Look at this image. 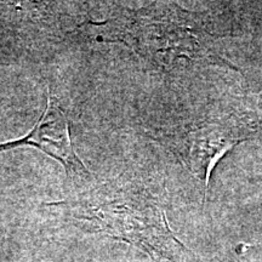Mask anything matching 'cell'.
Masks as SVG:
<instances>
[{"label":"cell","mask_w":262,"mask_h":262,"mask_svg":"<svg viewBox=\"0 0 262 262\" xmlns=\"http://www.w3.org/2000/svg\"><path fill=\"white\" fill-rule=\"evenodd\" d=\"M256 130L250 122L229 116L183 123L168 136L173 153L183 165L202 180L208 191L211 170L235 146L250 139Z\"/></svg>","instance_id":"obj_3"},{"label":"cell","mask_w":262,"mask_h":262,"mask_svg":"<svg viewBox=\"0 0 262 262\" xmlns=\"http://www.w3.org/2000/svg\"><path fill=\"white\" fill-rule=\"evenodd\" d=\"M4 150H6V145L2 143V145H0V152H4Z\"/></svg>","instance_id":"obj_4"},{"label":"cell","mask_w":262,"mask_h":262,"mask_svg":"<svg viewBox=\"0 0 262 262\" xmlns=\"http://www.w3.org/2000/svg\"><path fill=\"white\" fill-rule=\"evenodd\" d=\"M141 16L133 28L136 49L164 68L185 62L219 61L214 37L196 14L178 5H164Z\"/></svg>","instance_id":"obj_2"},{"label":"cell","mask_w":262,"mask_h":262,"mask_svg":"<svg viewBox=\"0 0 262 262\" xmlns=\"http://www.w3.org/2000/svg\"><path fill=\"white\" fill-rule=\"evenodd\" d=\"M78 206L84 214L77 217L90 222L97 232L135 245L152 257L195 262L194 254L170 229L164 209L147 193L118 191L93 204L78 203Z\"/></svg>","instance_id":"obj_1"}]
</instances>
